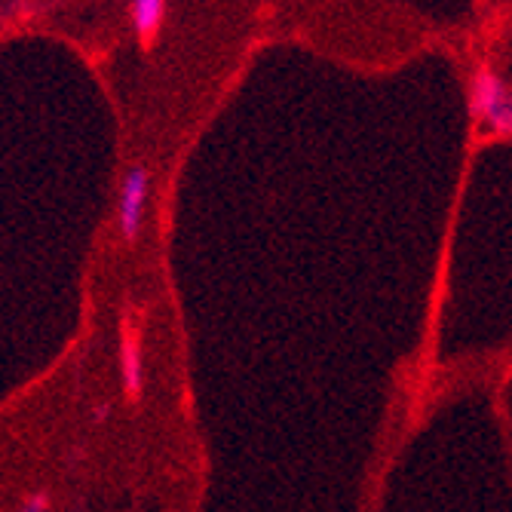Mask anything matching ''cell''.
Listing matches in <instances>:
<instances>
[{"label":"cell","mask_w":512,"mask_h":512,"mask_svg":"<svg viewBox=\"0 0 512 512\" xmlns=\"http://www.w3.org/2000/svg\"><path fill=\"white\" fill-rule=\"evenodd\" d=\"M148 191H151V175H148V169H145V166H132V169L123 175V184H120V203H117L120 237H123L126 246H135V243H138V234H142Z\"/></svg>","instance_id":"7a4b0ae2"},{"label":"cell","mask_w":512,"mask_h":512,"mask_svg":"<svg viewBox=\"0 0 512 512\" xmlns=\"http://www.w3.org/2000/svg\"><path fill=\"white\" fill-rule=\"evenodd\" d=\"M163 16H166V0H135L132 4V25L145 46L157 40Z\"/></svg>","instance_id":"277c9868"},{"label":"cell","mask_w":512,"mask_h":512,"mask_svg":"<svg viewBox=\"0 0 512 512\" xmlns=\"http://www.w3.org/2000/svg\"><path fill=\"white\" fill-rule=\"evenodd\" d=\"M50 509H53V497L46 488H40V491H31L16 512H50Z\"/></svg>","instance_id":"5b68a950"},{"label":"cell","mask_w":512,"mask_h":512,"mask_svg":"<svg viewBox=\"0 0 512 512\" xmlns=\"http://www.w3.org/2000/svg\"><path fill=\"white\" fill-rule=\"evenodd\" d=\"M120 378L123 393L132 405L142 402L145 396V359H142V335L132 325L129 310L120 319Z\"/></svg>","instance_id":"3957f363"},{"label":"cell","mask_w":512,"mask_h":512,"mask_svg":"<svg viewBox=\"0 0 512 512\" xmlns=\"http://www.w3.org/2000/svg\"><path fill=\"white\" fill-rule=\"evenodd\" d=\"M111 417V402H96V408H92V424H105Z\"/></svg>","instance_id":"8992f818"},{"label":"cell","mask_w":512,"mask_h":512,"mask_svg":"<svg viewBox=\"0 0 512 512\" xmlns=\"http://www.w3.org/2000/svg\"><path fill=\"white\" fill-rule=\"evenodd\" d=\"M71 512H83V506H80V503H74V506H71Z\"/></svg>","instance_id":"52a82bcc"},{"label":"cell","mask_w":512,"mask_h":512,"mask_svg":"<svg viewBox=\"0 0 512 512\" xmlns=\"http://www.w3.org/2000/svg\"><path fill=\"white\" fill-rule=\"evenodd\" d=\"M470 111L494 132L509 138L512 132V96H509V83L494 74L491 68L476 71L473 77V99Z\"/></svg>","instance_id":"6da1fadb"}]
</instances>
